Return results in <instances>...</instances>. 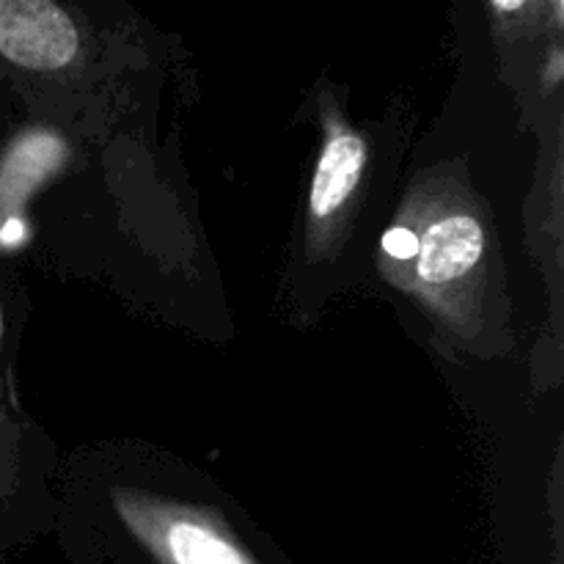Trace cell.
Returning <instances> with one entry per match:
<instances>
[{
  "mask_svg": "<svg viewBox=\"0 0 564 564\" xmlns=\"http://www.w3.org/2000/svg\"><path fill=\"white\" fill-rule=\"evenodd\" d=\"M0 336H3V314H0Z\"/></svg>",
  "mask_w": 564,
  "mask_h": 564,
  "instance_id": "52a82bcc",
  "label": "cell"
},
{
  "mask_svg": "<svg viewBox=\"0 0 564 564\" xmlns=\"http://www.w3.org/2000/svg\"><path fill=\"white\" fill-rule=\"evenodd\" d=\"M485 251L482 226L471 215H452L430 226L419 240V275L430 284H446L466 275Z\"/></svg>",
  "mask_w": 564,
  "mask_h": 564,
  "instance_id": "3957f363",
  "label": "cell"
},
{
  "mask_svg": "<svg viewBox=\"0 0 564 564\" xmlns=\"http://www.w3.org/2000/svg\"><path fill=\"white\" fill-rule=\"evenodd\" d=\"M121 516L160 564H257L224 529L158 501H121Z\"/></svg>",
  "mask_w": 564,
  "mask_h": 564,
  "instance_id": "6da1fadb",
  "label": "cell"
},
{
  "mask_svg": "<svg viewBox=\"0 0 564 564\" xmlns=\"http://www.w3.org/2000/svg\"><path fill=\"white\" fill-rule=\"evenodd\" d=\"M64 158V147L53 135H28L0 165V209L20 204L39 180L50 174Z\"/></svg>",
  "mask_w": 564,
  "mask_h": 564,
  "instance_id": "5b68a950",
  "label": "cell"
},
{
  "mask_svg": "<svg viewBox=\"0 0 564 564\" xmlns=\"http://www.w3.org/2000/svg\"><path fill=\"white\" fill-rule=\"evenodd\" d=\"M367 147L356 132H339L325 143L312 182V213L317 218L339 213L361 180Z\"/></svg>",
  "mask_w": 564,
  "mask_h": 564,
  "instance_id": "277c9868",
  "label": "cell"
},
{
  "mask_svg": "<svg viewBox=\"0 0 564 564\" xmlns=\"http://www.w3.org/2000/svg\"><path fill=\"white\" fill-rule=\"evenodd\" d=\"M80 36L61 6L50 0H0V55L25 69L53 72L69 64Z\"/></svg>",
  "mask_w": 564,
  "mask_h": 564,
  "instance_id": "7a4b0ae2",
  "label": "cell"
},
{
  "mask_svg": "<svg viewBox=\"0 0 564 564\" xmlns=\"http://www.w3.org/2000/svg\"><path fill=\"white\" fill-rule=\"evenodd\" d=\"M383 248L391 253V257L411 259L416 257L419 251V237L411 235L408 229H402V226H397V229H391L389 235L383 237Z\"/></svg>",
  "mask_w": 564,
  "mask_h": 564,
  "instance_id": "8992f818",
  "label": "cell"
}]
</instances>
